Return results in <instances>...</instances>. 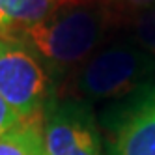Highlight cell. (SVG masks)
Listing matches in <instances>:
<instances>
[{"mask_svg":"<svg viewBox=\"0 0 155 155\" xmlns=\"http://www.w3.org/2000/svg\"><path fill=\"white\" fill-rule=\"evenodd\" d=\"M51 77L26 43L15 36H0V97L23 118L43 114Z\"/></svg>","mask_w":155,"mask_h":155,"instance_id":"obj_3","label":"cell"},{"mask_svg":"<svg viewBox=\"0 0 155 155\" xmlns=\"http://www.w3.org/2000/svg\"><path fill=\"white\" fill-rule=\"evenodd\" d=\"M155 58L135 41L97 49L77 73V92L86 101L124 99L153 82Z\"/></svg>","mask_w":155,"mask_h":155,"instance_id":"obj_2","label":"cell"},{"mask_svg":"<svg viewBox=\"0 0 155 155\" xmlns=\"http://www.w3.org/2000/svg\"><path fill=\"white\" fill-rule=\"evenodd\" d=\"M23 121L25 120L0 97V137H2L4 133H8V131H12L13 127H17L19 124H23Z\"/></svg>","mask_w":155,"mask_h":155,"instance_id":"obj_9","label":"cell"},{"mask_svg":"<svg viewBox=\"0 0 155 155\" xmlns=\"http://www.w3.org/2000/svg\"><path fill=\"white\" fill-rule=\"evenodd\" d=\"M58 0H0V36H21L45 21Z\"/></svg>","mask_w":155,"mask_h":155,"instance_id":"obj_6","label":"cell"},{"mask_svg":"<svg viewBox=\"0 0 155 155\" xmlns=\"http://www.w3.org/2000/svg\"><path fill=\"white\" fill-rule=\"evenodd\" d=\"M41 131L45 155H105L101 131L86 101H49Z\"/></svg>","mask_w":155,"mask_h":155,"instance_id":"obj_4","label":"cell"},{"mask_svg":"<svg viewBox=\"0 0 155 155\" xmlns=\"http://www.w3.org/2000/svg\"><path fill=\"white\" fill-rule=\"evenodd\" d=\"M0 155H45L41 116L25 120L0 137Z\"/></svg>","mask_w":155,"mask_h":155,"instance_id":"obj_7","label":"cell"},{"mask_svg":"<svg viewBox=\"0 0 155 155\" xmlns=\"http://www.w3.org/2000/svg\"><path fill=\"white\" fill-rule=\"evenodd\" d=\"M129 9H135L137 15L142 12H148V9L155 8V0H121Z\"/></svg>","mask_w":155,"mask_h":155,"instance_id":"obj_10","label":"cell"},{"mask_svg":"<svg viewBox=\"0 0 155 155\" xmlns=\"http://www.w3.org/2000/svg\"><path fill=\"white\" fill-rule=\"evenodd\" d=\"M133 38L138 47L155 58V8L142 12L133 19Z\"/></svg>","mask_w":155,"mask_h":155,"instance_id":"obj_8","label":"cell"},{"mask_svg":"<svg viewBox=\"0 0 155 155\" xmlns=\"http://www.w3.org/2000/svg\"><path fill=\"white\" fill-rule=\"evenodd\" d=\"M107 28L105 8L99 2H84L58 6L45 21L19 38L36 52L49 77L60 79L99 49Z\"/></svg>","mask_w":155,"mask_h":155,"instance_id":"obj_1","label":"cell"},{"mask_svg":"<svg viewBox=\"0 0 155 155\" xmlns=\"http://www.w3.org/2000/svg\"><path fill=\"white\" fill-rule=\"evenodd\" d=\"M108 131V155H155V82L124 97Z\"/></svg>","mask_w":155,"mask_h":155,"instance_id":"obj_5","label":"cell"},{"mask_svg":"<svg viewBox=\"0 0 155 155\" xmlns=\"http://www.w3.org/2000/svg\"><path fill=\"white\" fill-rule=\"evenodd\" d=\"M84 2H99V0H58V6H68V4H84Z\"/></svg>","mask_w":155,"mask_h":155,"instance_id":"obj_11","label":"cell"}]
</instances>
